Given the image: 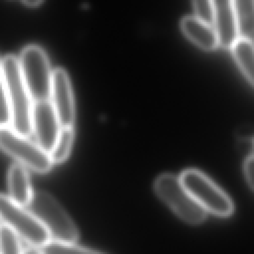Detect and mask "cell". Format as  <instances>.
<instances>
[{
    "instance_id": "1",
    "label": "cell",
    "mask_w": 254,
    "mask_h": 254,
    "mask_svg": "<svg viewBox=\"0 0 254 254\" xmlns=\"http://www.w3.org/2000/svg\"><path fill=\"white\" fill-rule=\"evenodd\" d=\"M11 128L23 136L32 133L33 99L21 74L18 58L7 55L1 59Z\"/></svg>"
},
{
    "instance_id": "2",
    "label": "cell",
    "mask_w": 254,
    "mask_h": 254,
    "mask_svg": "<svg viewBox=\"0 0 254 254\" xmlns=\"http://www.w3.org/2000/svg\"><path fill=\"white\" fill-rule=\"evenodd\" d=\"M28 209L39 219L50 234L51 240L75 243L77 228L62 205L48 192L34 191Z\"/></svg>"
},
{
    "instance_id": "3",
    "label": "cell",
    "mask_w": 254,
    "mask_h": 254,
    "mask_svg": "<svg viewBox=\"0 0 254 254\" xmlns=\"http://www.w3.org/2000/svg\"><path fill=\"white\" fill-rule=\"evenodd\" d=\"M180 180L206 212L220 217H227L233 213L234 204L229 195L200 171L186 170L181 174Z\"/></svg>"
},
{
    "instance_id": "4",
    "label": "cell",
    "mask_w": 254,
    "mask_h": 254,
    "mask_svg": "<svg viewBox=\"0 0 254 254\" xmlns=\"http://www.w3.org/2000/svg\"><path fill=\"white\" fill-rule=\"evenodd\" d=\"M156 194L183 220L199 224L206 217V211L193 199L182 184L180 177L162 174L154 182Z\"/></svg>"
},
{
    "instance_id": "5",
    "label": "cell",
    "mask_w": 254,
    "mask_h": 254,
    "mask_svg": "<svg viewBox=\"0 0 254 254\" xmlns=\"http://www.w3.org/2000/svg\"><path fill=\"white\" fill-rule=\"evenodd\" d=\"M0 220L32 247L41 248L51 240L45 226L29 209L2 193H0Z\"/></svg>"
},
{
    "instance_id": "6",
    "label": "cell",
    "mask_w": 254,
    "mask_h": 254,
    "mask_svg": "<svg viewBox=\"0 0 254 254\" xmlns=\"http://www.w3.org/2000/svg\"><path fill=\"white\" fill-rule=\"evenodd\" d=\"M18 61L33 101L50 99L53 70L45 51L37 45H29L22 50Z\"/></svg>"
},
{
    "instance_id": "7",
    "label": "cell",
    "mask_w": 254,
    "mask_h": 254,
    "mask_svg": "<svg viewBox=\"0 0 254 254\" xmlns=\"http://www.w3.org/2000/svg\"><path fill=\"white\" fill-rule=\"evenodd\" d=\"M0 148L19 164L37 173H47L54 165L48 152L8 125L0 126Z\"/></svg>"
},
{
    "instance_id": "8",
    "label": "cell",
    "mask_w": 254,
    "mask_h": 254,
    "mask_svg": "<svg viewBox=\"0 0 254 254\" xmlns=\"http://www.w3.org/2000/svg\"><path fill=\"white\" fill-rule=\"evenodd\" d=\"M56 111L50 99L37 100L32 107V132H34L37 144L50 153L61 130Z\"/></svg>"
},
{
    "instance_id": "9",
    "label": "cell",
    "mask_w": 254,
    "mask_h": 254,
    "mask_svg": "<svg viewBox=\"0 0 254 254\" xmlns=\"http://www.w3.org/2000/svg\"><path fill=\"white\" fill-rule=\"evenodd\" d=\"M50 101L56 111L61 127H71L75 117L73 93L68 75L61 67L53 70Z\"/></svg>"
},
{
    "instance_id": "10",
    "label": "cell",
    "mask_w": 254,
    "mask_h": 254,
    "mask_svg": "<svg viewBox=\"0 0 254 254\" xmlns=\"http://www.w3.org/2000/svg\"><path fill=\"white\" fill-rule=\"evenodd\" d=\"M212 27L217 35L218 46L229 49L238 38L232 0H210Z\"/></svg>"
},
{
    "instance_id": "11",
    "label": "cell",
    "mask_w": 254,
    "mask_h": 254,
    "mask_svg": "<svg viewBox=\"0 0 254 254\" xmlns=\"http://www.w3.org/2000/svg\"><path fill=\"white\" fill-rule=\"evenodd\" d=\"M181 30L185 36L203 51H213L218 47L217 35L212 25L196 16H187L181 20Z\"/></svg>"
},
{
    "instance_id": "12",
    "label": "cell",
    "mask_w": 254,
    "mask_h": 254,
    "mask_svg": "<svg viewBox=\"0 0 254 254\" xmlns=\"http://www.w3.org/2000/svg\"><path fill=\"white\" fill-rule=\"evenodd\" d=\"M7 183L9 197L19 205L28 206L33 190L27 169L21 164H13L8 171Z\"/></svg>"
},
{
    "instance_id": "13",
    "label": "cell",
    "mask_w": 254,
    "mask_h": 254,
    "mask_svg": "<svg viewBox=\"0 0 254 254\" xmlns=\"http://www.w3.org/2000/svg\"><path fill=\"white\" fill-rule=\"evenodd\" d=\"M229 49H231L232 56L240 71L242 72L248 83L252 86L254 82L252 40L238 37Z\"/></svg>"
},
{
    "instance_id": "14",
    "label": "cell",
    "mask_w": 254,
    "mask_h": 254,
    "mask_svg": "<svg viewBox=\"0 0 254 254\" xmlns=\"http://www.w3.org/2000/svg\"><path fill=\"white\" fill-rule=\"evenodd\" d=\"M239 38L252 40L254 30V0H232Z\"/></svg>"
},
{
    "instance_id": "15",
    "label": "cell",
    "mask_w": 254,
    "mask_h": 254,
    "mask_svg": "<svg viewBox=\"0 0 254 254\" xmlns=\"http://www.w3.org/2000/svg\"><path fill=\"white\" fill-rule=\"evenodd\" d=\"M74 139L73 127H62L56 139L53 149L49 153L53 164H61L64 162L72 148Z\"/></svg>"
},
{
    "instance_id": "16",
    "label": "cell",
    "mask_w": 254,
    "mask_h": 254,
    "mask_svg": "<svg viewBox=\"0 0 254 254\" xmlns=\"http://www.w3.org/2000/svg\"><path fill=\"white\" fill-rule=\"evenodd\" d=\"M42 254H102L100 252L77 246L74 243H64L50 240L40 248Z\"/></svg>"
},
{
    "instance_id": "17",
    "label": "cell",
    "mask_w": 254,
    "mask_h": 254,
    "mask_svg": "<svg viewBox=\"0 0 254 254\" xmlns=\"http://www.w3.org/2000/svg\"><path fill=\"white\" fill-rule=\"evenodd\" d=\"M0 254H24L18 235L3 223L0 225Z\"/></svg>"
},
{
    "instance_id": "18",
    "label": "cell",
    "mask_w": 254,
    "mask_h": 254,
    "mask_svg": "<svg viewBox=\"0 0 254 254\" xmlns=\"http://www.w3.org/2000/svg\"><path fill=\"white\" fill-rule=\"evenodd\" d=\"M8 124H10V112L6 96L5 79L0 58V126H7Z\"/></svg>"
},
{
    "instance_id": "19",
    "label": "cell",
    "mask_w": 254,
    "mask_h": 254,
    "mask_svg": "<svg viewBox=\"0 0 254 254\" xmlns=\"http://www.w3.org/2000/svg\"><path fill=\"white\" fill-rule=\"evenodd\" d=\"M194 16L212 25V13L210 0H192Z\"/></svg>"
},
{
    "instance_id": "20",
    "label": "cell",
    "mask_w": 254,
    "mask_h": 254,
    "mask_svg": "<svg viewBox=\"0 0 254 254\" xmlns=\"http://www.w3.org/2000/svg\"><path fill=\"white\" fill-rule=\"evenodd\" d=\"M243 172L245 179L247 181V184L250 188V190H253L254 186V158L253 153L250 152V154L245 158L244 164H243Z\"/></svg>"
},
{
    "instance_id": "21",
    "label": "cell",
    "mask_w": 254,
    "mask_h": 254,
    "mask_svg": "<svg viewBox=\"0 0 254 254\" xmlns=\"http://www.w3.org/2000/svg\"><path fill=\"white\" fill-rule=\"evenodd\" d=\"M24 254H42L40 248H36V247H28L26 250H24Z\"/></svg>"
},
{
    "instance_id": "22",
    "label": "cell",
    "mask_w": 254,
    "mask_h": 254,
    "mask_svg": "<svg viewBox=\"0 0 254 254\" xmlns=\"http://www.w3.org/2000/svg\"><path fill=\"white\" fill-rule=\"evenodd\" d=\"M43 0H23V2L28 5V6H31V7H34V6H38L42 3Z\"/></svg>"
},
{
    "instance_id": "23",
    "label": "cell",
    "mask_w": 254,
    "mask_h": 254,
    "mask_svg": "<svg viewBox=\"0 0 254 254\" xmlns=\"http://www.w3.org/2000/svg\"><path fill=\"white\" fill-rule=\"evenodd\" d=\"M1 224H2V222H1V220H0V225H1Z\"/></svg>"
}]
</instances>
